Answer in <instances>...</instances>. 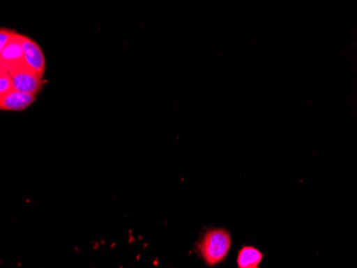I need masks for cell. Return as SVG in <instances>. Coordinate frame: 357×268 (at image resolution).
<instances>
[{"mask_svg": "<svg viewBox=\"0 0 357 268\" xmlns=\"http://www.w3.org/2000/svg\"><path fill=\"white\" fill-rule=\"evenodd\" d=\"M22 42H23L24 53H25L26 65L43 77L46 70V60L39 44L23 35H22Z\"/></svg>", "mask_w": 357, "mask_h": 268, "instance_id": "277c9868", "label": "cell"}, {"mask_svg": "<svg viewBox=\"0 0 357 268\" xmlns=\"http://www.w3.org/2000/svg\"><path fill=\"white\" fill-rule=\"evenodd\" d=\"M11 90H13V84L9 72L0 70V97L5 95Z\"/></svg>", "mask_w": 357, "mask_h": 268, "instance_id": "52a82bcc", "label": "cell"}, {"mask_svg": "<svg viewBox=\"0 0 357 268\" xmlns=\"http://www.w3.org/2000/svg\"><path fill=\"white\" fill-rule=\"evenodd\" d=\"M11 76L13 89L23 93L31 94L37 97L43 88L41 76L28 67H22L9 72Z\"/></svg>", "mask_w": 357, "mask_h": 268, "instance_id": "7a4b0ae2", "label": "cell"}, {"mask_svg": "<svg viewBox=\"0 0 357 268\" xmlns=\"http://www.w3.org/2000/svg\"><path fill=\"white\" fill-rule=\"evenodd\" d=\"M25 65V53H24L22 35L16 33L5 49L0 51V70L10 72Z\"/></svg>", "mask_w": 357, "mask_h": 268, "instance_id": "3957f363", "label": "cell"}, {"mask_svg": "<svg viewBox=\"0 0 357 268\" xmlns=\"http://www.w3.org/2000/svg\"><path fill=\"white\" fill-rule=\"evenodd\" d=\"M231 248L230 232L222 228L208 230L197 244V251L204 263L210 267L222 263Z\"/></svg>", "mask_w": 357, "mask_h": 268, "instance_id": "6da1fadb", "label": "cell"}, {"mask_svg": "<svg viewBox=\"0 0 357 268\" xmlns=\"http://www.w3.org/2000/svg\"><path fill=\"white\" fill-rule=\"evenodd\" d=\"M264 255L254 246H243L238 253V268H258L264 261Z\"/></svg>", "mask_w": 357, "mask_h": 268, "instance_id": "8992f818", "label": "cell"}, {"mask_svg": "<svg viewBox=\"0 0 357 268\" xmlns=\"http://www.w3.org/2000/svg\"><path fill=\"white\" fill-rule=\"evenodd\" d=\"M36 97L31 94L11 90L0 97V109L3 111H24L35 103Z\"/></svg>", "mask_w": 357, "mask_h": 268, "instance_id": "5b68a950", "label": "cell"}, {"mask_svg": "<svg viewBox=\"0 0 357 268\" xmlns=\"http://www.w3.org/2000/svg\"><path fill=\"white\" fill-rule=\"evenodd\" d=\"M15 35L16 33L13 30L6 29V28L0 29V51L5 49Z\"/></svg>", "mask_w": 357, "mask_h": 268, "instance_id": "ba28073f", "label": "cell"}]
</instances>
